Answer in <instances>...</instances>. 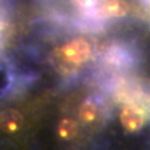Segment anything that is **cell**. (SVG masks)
<instances>
[{
	"mask_svg": "<svg viewBox=\"0 0 150 150\" xmlns=\"http://www.w3.org/2000/svg\"><path fill=\"white\" fill-rule=\"evenodd\" d=\"M94 54L93 45L85 38H73L60 45L56 53V58L67 70H76L78 68L86 65L91 60Z\"/></svg>",
	"mask_w": 150,
	"mask_h": 150,
	"instance_id": "6da1fadb",
	"label": "cell"
},
{
	"mask_svg": "<svg viewBox=\"0 0 150 150\" xmlns=\"http://www.w3.org/2000/svg\"><path fill=\"white\" fill-rule=\"evenodd\" d=\"M144 100L126 101L119 111V124L124 133L130 135L140 134L150 123V111Z\"/></svg>",
	"mask_w": 150,
	"mask_h": 150,
	"instance_id": "7a4b0ae2",
	"label": "cell"
},
{
	"mask_svg": "<svg viewBox=\"0 0 150 150\" xmlns=\"http://www.w3.org/2000/svg\"><path fill=\"white\" fill-rule=\"evenodd\" d=\"M143 62V54L135 44L116 43L109 46L103 63L112 70H130Z\"/></svg>",
	"mask_w": 150,
	"mask_h": 150,
	"instance_id": "3957f363",
	"label": "cell"
},
{
	"mask_svg": "<svg viewBox=\"0 0 150 150\" xmlns=\"http://www.w3.org/2000/svg\"><path fill=\"white\" fill-rule=\"evenodd\" d=\"M104 108L103 103L96 96H88L85 98L76 109V119L83 126L88 128H96L101 123L104 116Z\"/></svg>",
	"mask_w": 150,
	"mask_h": 150,
	"instance_id": "277c9868",
	"label": "cell"
},
{
	"mask_svg": "<svg viewBox=\"0 0 150 150\" xmlns=\"http://www.w3.org/2000/svg\"><path fill=\"white\" fill-rule=\"evenodd\" d=\"M25 126V116L14 108L0 110V134L16 135Z\"/></svg>",
	"mask_w": 150,
	"mask_h": 150,
	"instance_id": "5b68a950",
	"label": "cell"
},
{
	"mask_svg": "<svg viewBox=\"0 0 150 150\" xmlns=\"http://www.w3.org/2000/svg\"><path fill=\"white\" fill-rule=\"evenodd\" d=\"M55 134L59 142L73 143L80 134V123L73 116H63L56 123Z\"/></svg>",
	"mask_w": 150,
	"mask_h": 150,
	"instance_id": "8992f818",
	"label": "cell"
},
{
	"mask_svg": "<svg viewBox=\"0 0 150 150\" xmlns=\"http://www.w3.org/2000/svg\"><path fill=\"white\" fill-rule=\"evenodd\" d=\"M143 5L145 8V10H146L148 15H149V21H150V0H142Z\"/></svg>",
	"mask_w": 150,
	"mask_h": 150,
	"instance_id": "52a82bcc",
	"label": "cell"
},
{
	"mask_svg": "<svg viewBox=\"0 0 150 150\" xmlns=\"http://www.w3.org/2000/svg\"><path fill=\"white\" fill-rule=\"evenodd\" d=\"M4 28H5V26H4V21L0 20V38H1V34H3V31H4ZM0 41H1V40H0Z\"/></svg>",
	"mask_w": 150,
	"mask_h": 150,
	"instance_id": "ba28073f",
	"label": "cell"
}]
</instances>
